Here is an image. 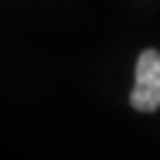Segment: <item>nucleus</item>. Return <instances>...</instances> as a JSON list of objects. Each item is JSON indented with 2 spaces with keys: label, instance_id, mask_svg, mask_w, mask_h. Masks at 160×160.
I'll return each instance as SVG.
<instances>
[{
  "label": "nucleus",
  "instance_id": "f257e3e1",
  "mask_svg": "<svg viewBox=\"0 0 160 160\" xmlns=\"http://www.w3.org/2000/svg\"><path fill=\"white\" fill-rule=\"evenodd\" d=\"M136 111L151 113L160 107V53L156 49H145L136 62V85L129 96Z\"/></svg>",
  "mask_w": 160,
  "mask_h": 160
}]
</instances>
